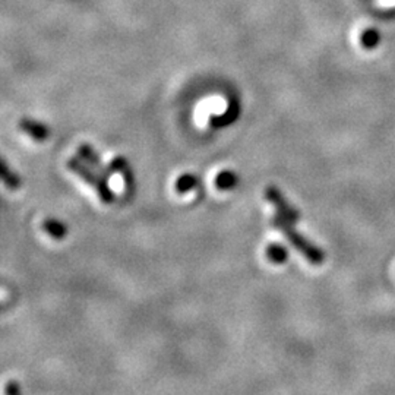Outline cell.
Listing matches in <instances>:
<instances>
[{"mask_svg":"<svg viewBox=\"0 0 395 395\" xmlns=\"http://www.w3.org/2000/svg\"><path fill=\"white\" fill-rule=\"evenodd\" d=\"M271 224L273 227L280 230V233H283L286 236V239L296 247V249L308 259V261L313 265H321L325 261V253L316 245H313L311 240H308L306 237L302 236L300 233L296 232L295 229V223L289 221L283 216L277 214L275 217L271 220Z\"/></svg>","mask_w":395,"mask_h":395,"instance_id":"6da1fadb","label":"cell"},{"mask_svg":"<svg viewBox=\"0 0 395 395\" xmlns=\"http://www.w3.org/2000/svg\"><path fill=\"white\" fill-rule=\"evenodd\" d=\"M67 168L78 177L85 180L89 186H93L104 204H111L115 201V194H113V190L109 186V179L103 173L95 170L94 167L87 164L81 158H69L67 160Z\"/></svg>","mask_w":395,"mask_h":395,"instance_id":"7a4b0ae2","label":"cell"},{"mask_svg":"<svg viewBox=\"0 0 395 395\" xmlns=\"http://www.w3.org/2000/svg\"><path fill=\"white\" fill-rule=\"evenodd\" d=\"M265 199L277 208L280 216H283L289 221L297 223L300 220L299 210L290 204L283 192H281L277 186H268L265 189Z\"/></svg>","mask_w":395,"mask_h":395,"instance_id":"3957f363","label":"cell"},{"mask_svg":"<svg viewBox=\"0 0 395 395\" xmlns=\"http://www.w3.org/2000/svg\"><path fill=\"white\" fill-rule=\"evenodd\" d=\"M78 157L81 158V160H84L87 164L94 167L95 170H98L100 173H103L107 179L113 174V170L110 168V166H106V167L103 166L98 153L89 144H81L78 146Z\"/></svg>","mask_w":395,"mask_h":395,"instance_id":"277c9868","label":"cell"},{"mask_svg":"<svg viewBox=\"0 0 395 395\" xmlns=\"http://www.w3.org/2000/svg\"><path fill=\"white\" fill-rule=\"evenodd\" d=\"M19 129L24 133H27L30 138H32L34 141H37V142L47 141V138L50 137L49 126L44 125V123H41L38 120H34V119H22V120H19Z\"/></svg>","mask_w":395,"mask_h":395,"instance_id":"5b68a950","label":"cell"},{"mask_svg":"<svg viewBox=\"0 0 395 395\" xmlns=\"http://www.w3.org/2000/svg\"><path fill=\"white\" fill-rule=\"evenodd\" d=\"M110 168L113 170V173H119L123 179H125L128 188H133V185H135L133 173H132V168H131V166H129L125 157L113 158L111 163H110Z\"/></svg>","mask_w":395,"mask_h":395,"instance_id":"8992f818","label":"cell"},{"mask_svg":"<svg viewBox=\"0 0 395 395\" xmlns=\"http://www.w3.org/2000/svg\"><path fill=\"white\" fill-rule=\"evenodd\" d=\"M237 117H239V104L230 103L229 109L224 111V115L211 117L210 123L214 128H224V126H229L230 123H233Z\"/></svg>","mask_w":395,"mask_h":395,"instance_id":"52a82bcc","label":"cell"},{"mask_svg":"<svg viewBox=\"0 0 395 395\" xmlns=\"http://www.w3.org/2000/svg\"><path fill=\"white\" fill-rule=\"evenodd\" d=\"M0 176H2V180H3V183L8 189H12V190H16L22 186V180L21 177L12 170V168L9 167L8 161L5 160V158H2V166H0Z\"/></svg>","mask_w":395,"mask_h":395,"instance_id":"ba28073f","label":"cell"},{"mask_svg":"<svg viewBox=\"0 0 395 395\" xmlns=\"http://www.w3.org/2000/svg\"><path fill=\"white\" fill-rule=\"evenodd\" d=\"M43 230L46 232L50 237H53V239H58V240H62V239H65V237L67 236L66 224L62 223V221H59V220H56V218L44 220V223H43Z\"/></svg>","mask_w":395,"mask_h":395,"instance_id":"9c48e42d","label":"cell"},{"mask_svg":"<svg viewBox=\"0 0 395 395\" xmlns=\"http://www.w3.org/2000/svg\"><path fill=\"white\" fill-rule=\"evenodd\" d=\"M265 255L268 261L273 264H284L289 259V251L284 245L273 243L265 249Z\"/></svg>","mask_w":395,"mask_h":395,"instance_id":"30bf717a","label":"cell"},{"mask_svg":"<svg viewBox=\"0 0 395 395\" xmlns=\"http://www.w3.org/2000/svg\"><path fill=\"white\" fill-rule=\"evenodd\" d=\"M237 183H239V176H237L232 170H224V172L218 173V176L216 177V186L220 190L234 189L237 186Z\"/></svg>","mask_w":395,"mask_h":395,"instance_id":"8fae6325","label":"cell"},{"mask_svg":"<svg viewBox=\"0 0 395 395\" xmlns=\"http://www.w3.org/2000/svg\"><path fill=\"white\" fill-rule=\"evenodd\" d=\"M198 186H199V179L195 174H190V173H186V174L180 176L176 180V185H174L176 190L179 192L180 195L186 194V192H189L192 189H196Z\"/></svg>","mask_w":395,"mask_h":395,"instance_id":"7c38bea8","label":"cell"},{"mask_svg":"<svg viewBox=\"0 0 395 395\" xmlns=\"http://www.w3.org/2000/svg\"><path fill=\"white\" fill-rule=\"evenodd\" d=\"M379 43V32L376 30H365L362 32V36H360V44H362V47L366 50H372L378 46Z\"/></svg>","mask_w":395,"mask_h":395,"instance_id":"4fadbf2b","label":"cell"},{"mask_svg":"<svg viewBox=\"0 0 395 395\" xmlns=\"http://www.w3.org/2000/svg\"><path fill=\"white\" fill-rule=\"evenodd\" d=\"M19 391H21V388H19V385H18L16 382H9V385L6 387V392H8V394H10V392H12V394H18Z\"/></svg>","mask_w":395,"mask_h":395,"instance_id":"5bb4252c","label":"cell"}]
</instances>
